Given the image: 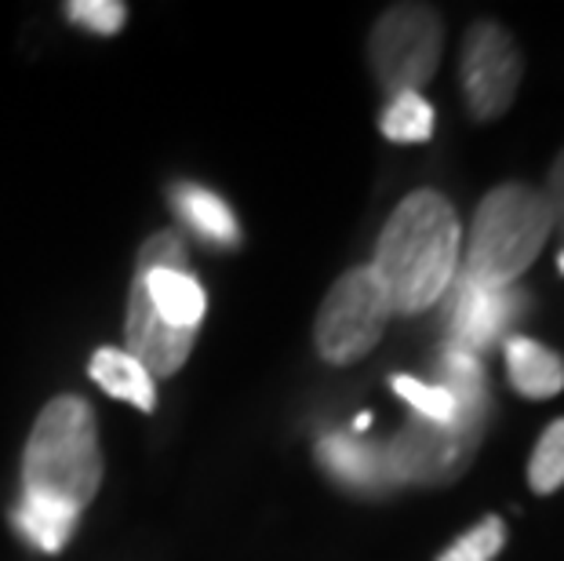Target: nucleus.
<instances>
[{"instance_id":"obj_1","label":"nucleus","mask_w":564,"mask_h":561,"mask_svg":"<svg viewBox=\"0 0 564 561\" xmlns=\"http://www.w3.org/2000/svg\"><path fill=\"white\" fill-rule=\"evenodd\" d=\"M102 482L99 427L88 401L55 398L33 423L22 460L19 529L41 551H63L80 510L91 504Z\"/></svg>"},{"instance_id":"obj_16","label":"nucleus","mask_w":564,"mask_h":561,"mask_svg":"<svg viewBox=\"0 0 564 561\" xmlns=\"http://www.w3.org/2000/svg\"><path fill=\"white\" fill-rule=\"evenodd\" d=\"M393 390L419 412V420L441 423V427H452L459 420V404H455L452 393L437 384H423V379H415V376H393Z\"/></svg>"},{"instance_id":"obj_13","label":"nucleus","mask_w":564,"mask_h":561,"mask_svg":"<svg viewBox=\"0 0 564 561\" xmlns=\"http://www.w3.org/2000/svg\"><path fill=\"white\" fill-rule=\"evenodd\" d=\"M88 368H91L95 384H99L106 393H113V398L131 401L142 412H150L153 404H158L153 376L128 350H113V346H102V350H95Z\"/></svg>"},{"instance_id":"obj_22","label":"nucleus","mask_w":564,"mask_h":561,"mask_svg":"<svg viewBox=\"0 0 564 561\" xmlns=\"http://www.w3.org/2000/svg\"><path fill=\"white\" fill-rule=\"evenodd\" d=\"M368 423H371V416L361 412V416H357V423H354V431H368Z\"/></svg>"},{"instance_id":"obj_18","label":"nucleus","mask_w":564,"mask_h":561,"mask_svg":"<svg viewBox=\"0 0 564 561\" xmlns=\"http://www.w3.org/2000/svg\"><path fill=\"white\" fill-rule=\"evenodd\" d=\"M502 543H507V529H502V521L485 518L466 536H459V540H455L437 561H491L502 551Z\"/></svg>"},{"instance_id":"obj_9","label":"nucleus","mask_w":564,"mask_h":561,"mask_svg":"<svg viewBox=\"0 0 564 561\" xmlns=\"http://www.w3.org/2000/svg\"><path fill=\"white\" fill-rule=\"evenodd\" d=\"M194 350V332H178L153 310L147 281L135 273L128 300V354L150 376H175Z\"/></svg>"},{"instance_id":"obj_21","label":"nucleus","mask_w":564,"mask_h":561,"mask_svg":"<svg viewBox=\"0 0 564 561\" xmlns=\"http://www.w3.org/2000/svg\"><path fill=\"white\" fill-rule=\"evenodd\" d=\"M546 205H550V216H554V226L564 237V153L554 161V169H550V183H546Z\"/></svg>"},{"instance_id":"obj_17","label":"nucleus","mask_w":564,"mask_h":561,"mask_svg":"<svg viewBox=\"0 0 564 561\" xmlns=\"http://www.w3.org/2000/svg\"><path fill=\"white\" fill-rule=\"evenodd\" d=\"M528 485H532L539 496L557 493L564 485V420L550 423L546 434L539 438L532 463H528Z\"/></svg>"},{"instance_id":"obj_5","label":"nucleus","mask_w":564,"mask_h":561,"mask_svg":"<svg viewBox=\"0 0 564 561\" xmlns=\"http://www.w3.org/2000/svg\"><path fill=\"white\" fill-rule=\"evenodd\" d=\"M441 15L426 4H398L371 30V69L390 95L419 91L441 58Z\"/></svg>"},{"instance_id":"obj_19","label":"nucleus","mask_w":564,"mask_h":561,"mask_svg":"<svg viewBox=\"0 0 564 561\" xmlns=\"http://www.w3.org/2000/svg\"><path fill=\"white\" fill-rule=\"evenodd\" d=\"M124 15L128 11L117 0H77V4H69V19L95 33H117L124 26Z\"/></svg>"},{"instance_id":"obj_23","label":"nucleus","mask_w":564,"mask_h":561,"mask_svg":"<svg viewBox=\"0 0 564 561\" xmlns=\"http://www.w3.org/2000/svg\"><path fill=\"white\" fill-rule=\"evenodd\" d=\"M557 267H561V273H564V252H561V259H557Z\"/></svg>"},{"instance_id":"obj_6","label":"nucleus","mask_w":564,"mask_h":561,"mask_svg":"<svg viewBox=\"0 0 564 561\" xmlns=\"http://www.w3.org/2000/svg\"><path fill=\"white\" fill-rule=\"evenodd\" d=\"M521 85V52L496 22H477L463 44V91L477 121L510 110Z\"/></svg>"},{"instance_id":"obj_2","label":"nucleus","mask_w":564,"mask_h":561,"mask_svg":"<svg viewBox=\"0 0 564 561\" xmlns=\"http://www.w3.org/2000/svg\"><path fill=\"white\" fill-rule=\"evenodd\" d=\"M463 230L455 208L434 190L404 197L382 226L371 273L379 278L393 314H419L434 306L459 270Z\"/></svg>"},{"instance_id":"obj_4","label":"nucleus","mask_w":564,"mask_h":561,"mask_svg":"<svg viewBox=\"0 0 564 561\" xmlns=\"http://www.w3.org/2000/svg\"><path fill=\"white\" fill-rule=\"evenodd\" d=\"M390 314V300L371 267L343 273L332 284V292L324 295V306L317 314L314 336L321 357L332 365H350L357 357H365L379 343Z\"/></svg>"},{"instance_id":"obj_11","label":"nucleus","mask_w":564,"mask_h":561,"mask_svg":"<svg viewBox=\"0 0 564 561\" xmlns=\"http://www.w3.org/2000/svg\"><path fill=\"white\" fill-rule=\"evenodd\" d=\"M147 281L153 310L178 332H194L204 321V289L189 278V270H139Z\"/></svg>"},{"instance_id":"obj_20","label":"nucleus","mask_w":564,"mask_h":561,"mask_svg":"<svg viewBox=\"0 0 564 561\" xmlns=\"http://www.w3.org/2000/svg\"><path fill=\"white\" fill-rule=\"evenodd\" d=\"M139 270H186V248L175 234H158L142 245Z\"/></svg>"},{"instance_id":"obj_12","label":"nucleus","mask_w":564,"mask_h":561,"mask_svg":"<svg viewBox=\"0 0 564 561\" xmlns=\"http://www.w3.org/2000/svg\"><path fill=\"white\" fill-rule=\"evenodd\" d=\"M507 376L513 390L535 401L554 398V393L564 390V362L528 336H513L507 343Z\"/></svg>"},{"instance_id":"obj_14","label":"nucleus","mask_w":564,"mask_h":561,"mask_svg":"<svg viewBox=\"0 0 564 561\" xmlns=\"http://www.w3.org/2000/svg\"><path fill=\"white\" fill-rule=\"evenodd\" d=\"M175 208L183 212V219L194 226L197 234H204L215 245H234L237 241V219L234 212L223 205L212 190L200 186H178L175 190Z\"/></svg>"},{"instance_id":"obj_8","label":"nucleus","mask_w":564,"mask_h":561,"mask_svg":"<svg viewBox=\"0 0 564 561\" xmlns=\"http://www.w3.org/2000/svg\"><path fill=\"white\" fill-rule=\"evenodd\" d=\"M524 295L510 289H488V284L459 278L455 284V306H452V346L463 354H477L491 346L502 328L521 314Z\"/></svg>"},{"instance_id":"obj_15","label":"nucleus","mask_w":564,"mask_h":561,"mask_svg":"<svg viewBox=\"0 0 564 561\" xmlns=\"http://www.w3.org/2000/svg\"><path fill=\"white\" fill-rule=\"evenodd\" d=\"M382 136L390 142H426L434 136V106L419 91L393 95L382 114Z\"/></svg>"},{"instance_id":"obj_3","label":"nucleus","mask_w":564,"mask_h":561,"mask_svg":"<svg viewBox=\"0 0 564 561\" xmlns=\"http://www.w3.org/2000/svg\"><path fill=\"white\" fill-rule=\"evenodd\" d=\"M550 234H554V216L539 190L521 183L491 190L470 226L463 278L488 289H510L543 252Z\"/></svg>"},{"instance_id":"obj_10","label":"nucleus","mask_w":564,"mask_h":561,"mask_svg":"<svg viewBox=\"0 0 564 561\" xmlns=\"http://www.w3.org/2000/svg\"><path fill=\"white\" fill-rule=\"evenodd\" d=\"M317 452H321L324 467L354 488H382V485L398 482L387 449H368L361 441H354L350 434H328L321 441Z\"/></svg>"},{"instance_id":"obj_7","label":"nucleus","mask_w":564,"mask_h":561,"mask_svg":"<svg viewBox=\"0 0 564 561\" xmlns=\"http://www.w3.org/2000/svg\"><path fill=\"white\" fill-rule=\"evenodd\" d=\"M477 445V434L463 431L459 423L441 427L419 420L408 431L393 438V445L387 449L390 467L398 474V482H437L448 477L470 460V452Z\"/></svg>"}]
</instances>
